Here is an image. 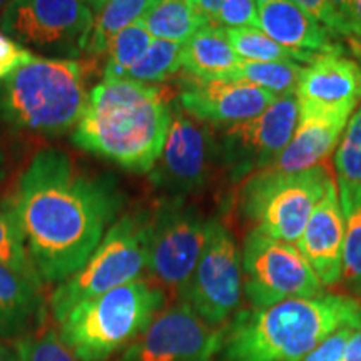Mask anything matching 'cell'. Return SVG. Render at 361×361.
Wrapping results in <instances>:
<instances>
[{
	"label": "cell",
	"instance_id": "1",
	"mask_svg": "<svg viewBox=\"0 0 361 361\" xmlns=\"http://www.w3.org/2000/svg\"><path fill=\"white\" fill-rule=\"evenodd\" d=\"M44 284H61L90 258L126 202L112 174L90 173L59 147H42L6 201Z\"/></svg>",
	"mask_w": 361,
	"mask_h": 361
},
{
	"label": "cell",
	"instance_id": "2",
	"mask_svg": "<svg viewBox=\"0 0 361 361\" xmlns=\"http://www.w3.org/2000/svg\"><path fill=\"white\" fill-rule=\"evenodd\" d=\"M174 97L166 85L102 79L72 130L75 147L135 174H149L168 135Z\"/></svg>",
	"mask_w": 361,
	"mask_h": 361
},
{
	"label": "cell",
	"instance_id": "3",
	"mask_svg": "<svg viewBox=\"0 0 361 361\" xmlns=\"http://www.w3.org/2000/svg\"><path fill=\"white\" fill-rule=\"evenodd\" d=\"M361 326V301L323 293L238 311L223 328L221 361H301L329 335Z\"/></svg>",
	"mask_w": 361,
	"mask_h": 361
},
{
	"label": "cell",
	"instance_id": "4",
	"mask_svg": "<svg viewBox=\"0 0 361 361\" xmlns=\"http://www.w3.org/2000/svg\"><path fill=\"white\" fill-rule=\"evenodd\" d=\"M87 64L34 57L0 82V121L42 135L72 133L89 101Z\"/></svg>",
	"mask_w": 361,
	"mask_h": 361
},
{
	"label": "cell",
	"instance_id": "5",
	"mask_svg": "<svg viewBox=\"0 0 361 361\" xmlns=\"http://www.w3.org/2000/svg\"><path fill=\"white\" fill-rule=\"evenodd\" d=\"M168 300L151 279L139 278L75 306L59 323V335L79 361H111L146 331Z\"/></svg>",
	"mask_w": 361,
	"mask_h": 361
},
{
	"label": "cell",
	"instance_id": "6",
	"mask_svg": "<svg viewBox=\"0 0 361 361\" xmlns=\"http://www.w3.org/2000/svg\"><path fill=\"white\" fill-rule=\"evenodd\" d=\"M151 213L139 209L121 216L85 264L57 284L49 311L61 323L75 306L141 278L147 269Z\"/></svg>",
	"mask_w": 361,
	"mask_h": 361
},
{
	"label": "cell",
	"instance_id": "7",
	"mask_svg": "<svg viewBox=\"0 0 361 361\" xmlns=\"http://www.w3.org/2000/svg\"><path fill=\"white\" fill-rule=\"evenodd\" d=\"M333 180L335 174L326 164L293 174L261 171L243 180L239 213L252 231L296 245Z\"/></svg>",
	"mask_w": 361,
	"mask_h": 361
},
{
	"label": "cell",
	"instance_id": "8",
	"mask_svg": "<svg viewBox=\"0 0 361 361\" xmlns=\"http://www.w3.org/2000/svg\"><path fill=\"white\" fill-rule=\"evenodd\" d=\"M206 216L186 197H168L151 213L149 279L180 303L207 238Z\"/></svg>",
	"mask_w": 361,
	"mask_h": 361
},
{
	"label": "cell",
	"instance_id": "9",
	"mask_svg": "<svg viewBox=\"0 0 361 361\" xmlns=\"http://www.w3.org/2000/svg\"><path fill=\"white\" fill-rule=\"evenodd\" d=\"M92 8L78 0H13L0 16V29L22 47L79 61L85 52Z\"/></svg>",
	"mask_w": 361,
	"mask_h": 361
},
{
	"label": "cell",
	"instance_id": "10",
	"mask_svg": "<svg viewBox=\"0 0 361 361\" xmlns=\"http://www.w3.org/2000/svg\"><path fill=\"white\" fill-rule=\"evenodd\" d=\"M241 264L243 293L251 308H268L281 301L326 293L296 245L252 229L243 241Z\"/></svg>",
	"mask_w": 361,
	"mask_h": 361
},
{
	"label": "cell",
	"instance_id": "11",
	"mask_svg": "<svg viewBox=\"0 0 361 361\" xmlns=\"http://www.w3.org/2000/svg\"><path fill=\"white\" fill-rule=\"evenodd\" d=\"M241 298V247L223 221L209 219L204 250L180 303L211 328L223 329L239 311Z\"/></svg>",
	"mask_w": 361,
	"mask_h": 361
},
{
	"label": "cell",
	"instance_id": "12",
	"mask_svg": "<svg viewBox=\"0 0 361 361\" xmlns=\"http://www.w3.org/2000/svg\"><path fill=\"white\" fill-rule=\"evenodd\" d=\"M295 94L278 97L264 112L226 128L218 139L219 164L233 183L269 169L291 141L298 124Z\"/></svg>",
	"mask_w": 361,
	"mask_h": 361
},
{
	"label": "cell",
	"instance_id": "13",
	"mask_svg": "<svg viewBox=\"0 0 361 361\" xmlns=\"http://www.w3.org/2000/svg\"><path fill=\"white\" fill-rule=\"evenodd\" d=\"M218 162V139L213 130L188 116L174 101L164 146L149 173L151 183L169 197H186L209 184Z\"/></svg>",
	"mask_w": 361,
	"mask_h": 361
},
{
	"label": "cell",
	"instance_id": "14",
	"mask_svg": "<svg viewBox=\"0 0 361 361\" xmlns=\"http://www.w3.org/2000/svg\"><path fill=\"white\" fill-rule=\"evenodd\" d=\"M223 329L211 328L184 303L164 308L116 361H214Z\"/></svg>",
	"mask_w": 361,
	"mask_h": 361
},
{
	"label": "cell",
	"instance_id": "15",
	"mask_svg": "<svg viewBox=\"0 0 361 361\" xmlns=\"http://www.w3.org/2000/svg\"><path fill=\"white\" fill-rule=\"evenodd\" d=\"M278 96L243 80H196L184 78L178 106L209 128H231L259 116Z\"/></svg>",
	"mask_w": 361,
	"mask_h": 361
},
{
	"label": "cell",
	"instance_id": "16",
	"mask_svg": "<svg viewBox=\"0 0 361 361\" xmlns=\"http://www.w3.org/2000/svg\"><path fill=\"white\" fill-rule=\"evenodd\" d=\"M300 112H350L361 102V66L356 61L319 56L305 67L296 87Z\"/></svg>",
	"mask_w": 361,
	"mask_h": 361
},
{
	"label": "cell",
	"instance_id": "17",
	"mask_svg": "<svg viewBox=\"0 0 361 361\" xmlns=\"http://www.w3.org/2000/svg\"><path fill=\"white\" fill-rule=\"evenodd\" d=\"M343 245H345V216H343L336 180L329 184L323 200L298 239L296 247L311 266L324 288L338 286L343 273Z\"/></svg>",
	"mask_w": 361,
	"mask_h": 361
},
{
	"label": "cell",
	"instance_id": "18",
	"mask_svg": "<svg viewBox=\"0 0 361 361\" xmlns=\"http://www.w3.org/2000/svg\"><path fill=\"white\" fill-rule=\"evenodd\" d=\"M351 116L350 112H300L290 144L269 169L293 174L324 166L336 152Z\"/></svg>",
	"mask_w": 361,
	"mask_h": 361
},
{
	"label": "cell",
	"instance_id": "19",
	"mask_svg": "<svg viewBox=\"0 0 361 361\" xmlns=\"http://www.w3.org/2000/svg\"><path fill=\"white\" fill-rule=\"evenodd\" d=\"M258 29L290 51L313 56L343 54L336 39L290 0L258 2Z\"/></svg>",
	"mask_w": 361,
	"mask_h": 361
},
{
	"label": "cell",
	"instance_id": "20",
	"mask_svg": "<svg viewBox=\"0 0 361 361\" xmlns=\"http://www.w3.org/2000/svg\"><path fill=\"white\" fill-rule=\"evenodd\" d=\"M42 286L0 264V341L16 343L47 324Z\"/></svg>",
	"mask_w": 361,
	"mask_h": 361
},
{
	"label": "cell",
	"instance_id": "21",
	"mask_svg": "<svg viewBox=\"0 0 361 361\" xmlns=\"http://www.w3.org/2000/svg\"><path fill=\"white\" fill-rule=\"evenodd\" d=\"M243 59L221 27H206L180 49V71L196 80H233Z\"/></svg>",
	"mask_w": 361,
	"mask_h": 361
},
{
	"label": "cell",
	"instance_id": "22",
	"mask_svg": "<svg viewBox=\"0 0 361 361\" xmlns=\"http://www.w3.org/2000/svg\"><path fill=\"white\" fill-rule=\"evenodd\" d=\"M89 4L92 8V25L85 54L90 57H99L107 54L116 35L146 16L154 0H101Z\"/></svg>",
	"mask_w": 361,
	"mask_h": 361
},
{
	"label": "cell",
	"instance_id": "23",
	"mask_svg": "<svg viewBox=\"0 0 361 361\" xmlns=\"http://www.w3.org/2000/svg\"><path fill=\"white\" fill-rule=\"evenodd\" d=\"M141 22L154 39L179 45L209 27L192 0H154Z\"/></svg>",
	"mask_w": 361,
	"mask_h": 361
},
{
	"label": "cell",
	"instance_id": "24",
	"mask_svg": "<svg viewBox=\"0 0 361 361\" xmlns=\"http://www.w3.org/2000/svg\"><path fill=\"white\" fill-rule=\"evenodd\" d=\"M336 184L345 216L341 283L350 296L361 301V186L338 179Z\"/></svg>",
	"mask_w": 361,
	"mask_h": 361
},
{
	"label": "cell",
	"instance_id": "25",
	"mask_svg": "<svg viewBox=\"0 0 361 361\" xmlns=\"http://www.w3.org/2000/svg\"><path fill=\"white\" fill-rule=\"evenodd\" d=\"M226 39L229 40L234 52L243 61L251 62H295V64H313L319 56L305 52H295L283 47L273 39L261 32L256 27H241V29H223Z\"/></svg>",
	"mask_w": 361,
	"mask_h": 361
},
{
	"label": "cell",
	"instance_id": "26",
	"mask_svg": "<svg viewBox=\"0 0 361 361\" xmlns=\"http://www.w3.org/2000/svg\"><path fill=\"white\" fill-rule=\"evenodd\" d=\"M305 67L295 62H251L243 61L233 80L250 82L274 96L295 94Z\"/></svg>",
	"mask_w": 361,
	"mask_h": 361
},
{
	"label": "cell",
	"instance_id": "27",
	"mask_svg": "<svg viewBox=\"0 0 361 361\" xmlns=\"http://www.w3.org/2000/svg\"><path fill=\"white\" fill-rule=\"evenodd\" d=\"M152 37L142 22H135L116 35L107 49V62L104 67V79H124L130 67H134L151 47Z\"/></svg>",
	"mask_w": 361,
	"mask_h": 361
},
{
	"label": "cell",
	"instance_id": "28",
	"mask_svg": "<svg viewBox=\"0 0 361 361\" xmlns=\"http://www.w3.org/2000/svg\"><path fill=\"white\" fill-rule=\"evenodd\" d=\"M180 49L183 45L179 44L154 39L149 51L137 64L130 67L124 79L152 85L168 82L180 71Z\"/></svg>",
	"mask_w": 361,
	"mask_h": 361
},
{
	"label": "cell",
	"instance_id": "29",
	"mask_svg": "<svg viewBox=\"0 0 361 361\" xmlns=\"http://www.w3.org/2000/svg\"><path fill=\"white\" fill-rule=\"evenodd\" d=\"M0 264L7 266L22 276L42 283L29 258L20 226L7 202L0 204Z\"/></svg>",
	"mask_w": 361,
	"mask_h": 361
},
{
	"label": "cell",
	"instance_id": "30",
	"mask_svg": "<svg viewBox=\"0 0 361 361\" xmlns=\"http://www.w3.org/2000/svg\"><path fill=\"white\" fill-rule=\"evenodd\" d=\"M211 27L221 29H258V2L252 0H192Z\"/></svg>",
	"mask_w": 361,
	"mask_h": 361
},
{
	"label": "cell",
	"instance_id": "31",
	"mask_svg": "<svg viewBox=\"0 0 361 361\" xmlns=\"http://www.w3.org/2000/svg\"><path fill=\"white\" fill-rule=\"evenodd\" d=\"M17 361H79L61 340L59 329L42 326L16 341Z\"/></svg>",
	"mask_w": 361,
	"mask_h": 361
},
{
	"label": "cell",
	"instance_id": "32",
	"mask_svg": "<svg viewBox=\"0 0 361 361\" xmlns=\"http://www.w3.org/2000/svg\"><path fill=\"white\" fill-rule=\"evenodd\" d=\"M338 180L361 186V102L350 117L335 152Z\"/></svg>",
	"mask_w": 361,
	"mask_h": 361
},
{
	"label": "cell",
	"instance_id": "33",
	"mask_svg": "<svg viewBox=\"0 0 361 361\" xmlns=\"http://www.w3.org/2000/svg\"><path fill=\"white\" fill-rule=\"evenodd\" d=\"M35 56L29 49L22 47L16 40H12L8 35L0 32V82L7 79L27 62L32 61Z\"/></svg>",
	"mask_w": 361,
	"mask_h": 361
},
{
	"label": "cell",
	"instance_id": "34",
	"mask_svg": "<svg viewBox=\"0 0 361 361\" xmlns=\"http://www.w3.org/2000/svg\"><path fill=\"white\" fill-rule=\"evenodd\" d=\"M358 326H345L329 335L301 361H341L351 335Z\"/></svg>",
	"mask_w": 361,
	"mask_h": 361
},
{
	"label": "cell",
	"instance_id": "35",
	"mask_svg": "<svg viewBox=\"0 0 361 361\" xmlns=\"http://www.w3.org/2000/svg\"><path fill=\"white\" fill-rule=\"evenodd\" d=\"M340 11V35L348 40H361V0L338 2Z\"/></svg>",
	"mask_w": 361,
	"mask_h": 361
},
{
	"label": "cell",
	"instance_id": "36",
	"mask_svg": "<svg viewBox=\"0 0 361 361\" xmlns=\"http://www.w3.org/2000/svg\"><path fill=\"white\" fill-rule=\"evenodd\" d=\"M341 361H361V326L356 328L351 335Z\"/></svg>",
	"mask_w": 361,
	"mask_h": 361
},
{
	"label": "cell",
	"instance_id": "37",
	"mask_svg": "<svg viewBox=\"0 0 361 361\" xmlns=\"http://www.w3.org/2000/svg\"><path fill=\"white\" fill-rule=\"evenodd\" d=\"M0 361H17L16 348L6 341H0Z\"/></svg>",
	"mask_w": 361,
	"mask_h": 361
},
{
	"label": "cell",
	"instance_id": "38",
	"mask_svg": "<svg viewBox=\"0 0 361 361\" xmlns=\"http://www.w3.org/2000/svg\"><path fill=\"white\" fill-rule=\"evenodd\" d=\"M350 51L355 54L356 59L361 62V40H348Z\"/></svg>",
	"mask_w": 361,
	"mask_h": 361
},
{
	"label": "cell",
	"instance_id": "39",
	"mask_svg": "<svg viewBox=\"0 0 361 361\" xmlns=\"http://www.w3.org/2000/svg\"><path fill=\"white\" fill-rule=\"evenodd\" d=\"M7 7V2H0V16H2V12H4V8Z\"/></svg>",
	"mask_w": 361,
	"mask_h": 361
}]
</instances>
